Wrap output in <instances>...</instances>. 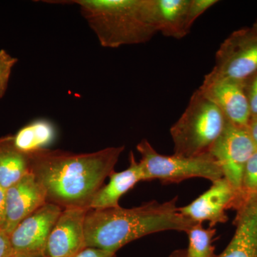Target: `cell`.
Returning <instances> with one entry per match:
<instances>
[{
	"mask_svg": "<svg viewBox=\"0 0 257 257\" xmlns=\"http://www.w3.org/2000/svg\"><path fill=\"white\" fill-rule=\"evenodd\" d=\"M10 257H30V256H24V255H20V254H13V256H11Z\"/></svg>",
	"mask_w": 257,
	"mask_h": 257,
	"instance_id": "27",
	"label": "cell"
},
{
	"mask_svg": "<svg viewBox=\"0 0 257 257\" xmlns=\"http://www.w3.org/2000/svg\"><path fill=\"white\" fill-rule=\"evenodd\" d=\"M62 210L46 202L21 221L9 235L14 254L46 257L49 236Z\"/></svg>",
	"mask_w": 257,
	"mask_h": 257,
	"instance_id": "8",
	"label": "cell"
},
{
	"mask_svg": "<svg viewBox=\"0 0 257 257\" xmlns=\"http://www.w3.org/2000/svg\"><path fill=\"white\" fill-rule=\"evenodd\" d=\"M190 0H149L152 23L165 37L182 39L188 35Z\"/></svg>",
	"mask_w": 257,
	"mask_h": 257,
	"instance_id": "14",
	"label": "cell"
},
{
	"mask_svg": "<svg viewBox=\"0 0 257 257\" xmlns=\"http://www.w3.org/2000/svg\"><path fill=\"white\" fill-rule=\"evenodd\" d=\"M199 89L220 109L229 122L248 126L251 112L243 82L206 75Z\"/></svg>",
	"mask_w": 257,
	"mask_h": 257,
	"instance_id": "11",
	"label": "cell"
},
{
	"mask_svg": "<svg viewBox=\"0 0 257 257\" xmlns=\"http://www.w3.org/2000/svg\"><path fill=\"white\" fill-rule=\"evenodd\" d=\"M6 222V189L0 185V230L5 231Z\"/></svg>",
	"mask_w": 257,
	"mask_h": 257,
	"instance_id": "25",
	"label": "cell"
},
{
	"mask_svg": "<svg viewBox=\"0 0 257 257\" xmlns=\"http://www.w3.org/2000/svg\"><path fill=\"white\" fill-rule=\"evenodd\" d=\"M178 197L170 201H150L139 207L89 209L84 222L87 247L116 253L125 245L155 233H187L197 223L182 215Z\"/></svg>",
	"mask_w": 257,
	"mask_h": 257,
	"instance_id": "2",
	"label": "cell"
},
{
	"mask_svg": "<svg viewBox=\"0 0 257 257\" xmlns=\"http://www.w3.org/2000/svg\"><path fill=\"white\" fill-rule=\"evenodd\" d=\"M257 198V150L248 161L243 172L241 188L235 202L234 210Z\"/></svg>",
	"mask_w": 257,
	"mask_h": 257,
	"instance_id": "19",
	"label": "cell"
},
{
	"mask_svg": "<svg viewBox=\"0 0 257 257\" xmlns=\"http://www.w3.org/2000/svg\"><path fill=\"white\" fill-rule=\"evenodd\" d=\"M89 209H63L51 231L46 257H75L87 248L84 222Z\"/></svg>",
	"mask_w": 257,
	"mask_h": 257,
	"instance_id": "9",
	"label": "cell"
},
{
	"mask_svg": "<svg viewBox=\"0 0 257 257\" xmlns=\"http://www.w3.org/2000/svg\"><path fill=\"white\" fill-rule=\"evenodd\" d=\"M215 228L203 227L197 223L189 229V245L187 249H182V257H217L213 240L215 236Z\"/></svg>",
	"mask_w": 257,
	"mask_h": 257,
	"instance_id": "18",
	"label": "cell"
},
{
	"mask_svg": "<svg viewBox=\"0 0 257 257\" xmlns=\"http://www.w3.org/2000/svg\"><path fill=\"white\" fill-rule=\"evenodd\" d=\"M248 132L252 138L253 143L257 147V116L250 119L247 126Z\"/></svg>",
	"mask_w": 257,
	"mask_h": 257,
	"instance_id": "26",
	"label": "cell"
},
{
	"mask_svg": "<svg viewBox=\"0 0 257 257\" xmlns=\"http://www.w3.org/2000/svg\"><path fill=\"white\" fill-rule=\"evenodd\" d=\"M234 224V236L217 257H257V198L236 211ZM168 257H182V249Z\"/></svg>",
	"mask_w": 257,
	"mask_h": 257,
	"instance_id": "13",
	"label": "cell"
},
{
	"mask_svg": "<svg viewBox=\"0 0 257 257\" xmlns=\"http://www.w3.org/2000/svg\"><path fill=\"white\" fill-rule=\"evenodd\" d=\"M218 3L216 0H190L188 9V24L192 28L195 20L211 7Z\"/></svg>",
	"mask_w": 257,
	"mask_h": 257,
	"instance_id": "21",
	"label": "cell"
},
{
	"mask_svg": "<svg viewBox=\"0 0 257 257\" xmlns=\"http://www.w3.org/2000/svg\"><path fill=\"white\" fill-rule=\"evenodd\" d=\"M124 149L109 147L82 154L42 149L28 154L30 172L43 189L47 202L62 209H89Z\"/></svg>",
	"mask_w": 257,
	"mask_h": 257,
	"instance_id": "1",
	"label": "cell"
},
{
	"mask_svg": "<svg viewBox=\"0 0 257 257\" xmlns=\"http://www.w3.org/2000/svg\"><path fill=\"white\" fill-rule=\"evenodd\" d=\"M236 194L226 179L212 182L210 188L188 205L179 207L182 215L195 223L209 221V227L223 224L228 220L226 210L234 209Z\"/></svg>",
	"mask_w": 257,
	"mask_h": 257,
	"instance_id": "10",
	"label": "cell"
},
{
	"mask_svg": "<svg viewBox=\"0 0 257 257\" xmlns=\"http://www.w3.org/2000/svg\"><path fill=\"white\" fill-rule=\"evenodd\" d=\"M256 150L247 126H238L229 121L209 152L220 166L223 177L236 192V199L245 167Z\"/></svg>",
	"mask_w": 257,
	"mask_h": 257,
	"instance_id": "7",
	"label": "cell"
},
{
	"mask_svg": "<svg viewBox=\"0 0 257 257\" xmlns=\"http://www.w3.org/2000/svg\"><path fill=\"white\" fill-rule=\"evenodd\" d=\"M245 92L249 104L251 118L257 116V72L243 81Z\"/></svg>",
	"mask_w": 257,
	"mask_h": 257,
	"instance_id": "22",
	"label": "cell"
},
{
	"mask_svg": "<svg viewBox=\"0 0 257 257\" xmlns=\"http://www.w3.org/2000/svg\"><path fill=\"white\" fill-rule=\"evenodd\" d=\"M137 150L141 155L145 181L159 179L163 184H177L197 177L214 182L223 177L220 166L210 153L196 157L161 155L145 139L137 145Z\"/></svg>",
	"mask_w": 257,
	"mask_h": 257,
	"instance_id": "5",
	"label": "cell"
},
{
	"mask_svg": "<svg viewBox=\"0 0 257 257\" xmlns=\"http://www.w3.org/2000/svg\"><path fill=\"white\" fill-rule=\"evenodd\" d=\"M253 29H254L257 32V22L256 23L253 25V26L252 27Z\"/></svg>",
	"mask_w": 257,
	"mask_h": 257,
	"instance_id": "28",
	"label": "cell"
},
{
	"mask_svg": "<svg viewBox=\"0 0 257 257\" xmlns=\"http://www.w3.org/2000/svg\"><path fill=\"white\" fill-rule=\"evenodd\" d=\"M47 202L46 195L31 172L6 190L5 231L13 232L25 218Z\"/></svg>",
	"mask_w": 257,
	"mask_h": 257,
	"instance_id": "12",
	"label": "cell"
},
{
	"mask_svg": "<svg viewBox=\"0 0 257 257\" xmlns=\"http://www.w3.org/2000/svg\"><path fill=\"white\" fill-rule=\"evenodd\" d=\"M109 183L99 189L92 198L89 209H104L119 207L121 197L140 182H144L143 168L133 152L130 153V166L121 172H112Z\"/></svg>",
	"mask_w": 257,
	"mask_h": 257,
	"instance_id": "15",
	"label": "cell"
},
{
	"mask_svg": "<svg viewBox=\"0 0 257 257\" xmlns=\"http://www.w3.org/2000/svg\"><path fill=\"white\" fill-rule=\"evenodd\" d=\"M13 254L9 235L0 230V257H10Z\"/></svg>",
	"mask_w": 257,
	"mask_h": 257,
	"instance_id": "24",
	"label": "cell"
},
{
	"mask_svg": "<svg viewBox=\"0 0 257 257\" xmlns=\"http://www.w3.org/2000/svg\"><path fill=\"white\" fill-rule=\"evenodd\" d=\"M101 46L145 43L157 33L149 0H74Z\"/></svg>",
	"mask_w": 257,
	"mask_h": 257,
	"instance_id": "3",
	"label": "cell"
},
{
	"mask_svg": "<svg viewBox=\"0 0 257 257\" xmlns=\"http://www.w3.org/2000/svg\"><path fill=\"white\" fill-rule=\"evenodd\" d=\"M30 172V157L15 147L13 135L0 138V185L7 190Z\"/></svg>",
	"mask_w": 257,
	"mask_h": 257,
	"instance_id": "16",
	"label": "cell"
},
{
	"mask_svg": "<svg viewBox=\"0 0 257 257\" xmlns=\"http://www.w3.org/2000/svg\"><path fill=\"white\" fill-rule=\"evenodd\" d=\"M256 72L257 32L251 28L236 30L221 43L215 65L207 75L243 82Z\"/></svg>",
	"mask_w": 257,
	"mask_h": 257,
	"instance_id": "6",
	"label": "cell"
},
{
	"mask_svg": "<svg viewBox=\"0 0 257 257\" xmlns=\"http://www.w3.org/2000/svg\"><path fill=\"white\" fill-rule=\"evenodd\" d=\"M18 61L16 57H13L6 50H0V99L8 89L12 71Z\"/></svg>",
	"mask_w": 257,
	"mask_h": 257,
	"instance_id": "20",
	"label": "cell"
},
{
	"mask_svg": "<svg viewBox=\"0 0 257 257\" xmlns=\"http://www.w3.org/2000/svg\"><path fill=\"white\" fill-rule=\"evenodd\" d=\"M55 126L46 119H38L23 126L13 135L15 147L29 154L46 148L55 140Z\"/></svg>",
	"mask_w": 257,
	"mask_h": 257,
	"instance_id": "17",
	"label": "cell"
},
{
	"mask_svg": "<svg viewBox=\"0 0 257 257\" xmlns=\"http://www.w3.org/2000/svg\"><path fill=\"white\" fill-rule=\"evenodd\" d=\"M229 120L199 89L183 114L170 128L175 155L196 157L209 154Z\"/></svg>",
	"mask_w": 257,
	"mask_h": 257,
	"instance_id": "4",
	"label": "cell"
},
{
	"mask_svg": "<svg viewBox=\"0 0 257 257\" xmlns=\"http://www.w3.org/2000/svg\"><path fill=\"white\" fill-rule=\"evenodd\" d=\"M75 257H117L116 253L100 248L87 247L83 249Z\"/></svg>",
	"mask_w": 257,
	"mask_h": 257,
	"instance_id": "23",
	"label": "cell"
}]
</instances>
